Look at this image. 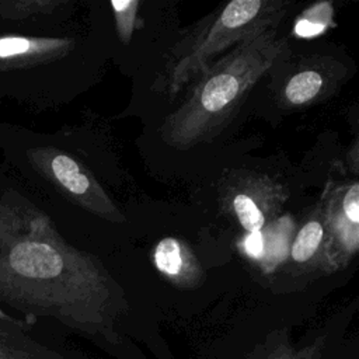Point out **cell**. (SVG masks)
I'll use <instances>...</instances> for the list:
<instances>
[{"mask_svg": "<svg viewBox=\"0 0 359 359\" xmlns=\"http://www.w3.org/2000/svg\"><path fill=\"white\" fill-rule=\"evenodd\" d=\"M334 25V8L328 1H321L306 8L296 20L294 35L300 38H313L324 34Z\"/></svg>", "mask_w": 359, "mask_h": 359, "instance_id": "13", "label": "cell"}, {"mask_svg": "<svg viewBox=\"0 0 359 359\" xmlns=\"http://www.w3.org/2000/svg\"><path fill=\"white\" fill-rule=\"evenodd\" d=\"M73 48V41L59 38L1 36L0 59H31L34 62L59 57Z\"/></svg>", "mask_w": 359, "mask_h": 359, "instance_id": "10", "label": "cell"}, {"mask_svg": "<svg viewBox=\"0 0 359 359\" xmlns=\"http://www.w3.org/2000/svg\"><path fill=\"white\" fill-rule=\"evenodd\" d=\"M286 261L300 269L332 271L328 252V236L318 203L293 234Z\"/></svg>", "mask_w": 359, "mask_h": 359, "instance_id": "8", "label": "cell"}, {"mask_svg": "<svg viewBox=\"0 0 359 359\" xmlns=\"http://www.w3.org/2000/svg\"><path fill=\"white\" fill-rule=\"evenodd\" d=\"M264 252L258 265L264 271H273L289 257L290 243L294 234V223L290 216H279L261 229Z\"/></svg>", "mask_w": 359, "mask_h": 359, "instance_id": "11", "label": "cell"}, {"mask_svg": "<svg viewBox=\"0 0 359 359\" xmlns=\"http://www.w3.org/2000/svg\"><path fill=\"white\" fill-rule=\"evenodd\" d=\"M286 199L287 191L280 182L255 171L233 172L220 191L223 209L245 233L258 231L276 220Z\"/></svg>", "mask_w": 359, "mask_h": 359, "instance_id": "4", "label": "cell"}, {"mask_svg": "<svg viewBox=\"0 0 359 359\" xmlns=\"http://www.w3.org/2000/svg\"><path fill=\"white\" fill-rule=\"evenodd\" d=\"M111 7L114 10V17L116 22V31L121 42L128 43L136 29L137 22V0H123L111 1Z\"/></svg>", "mask_w": 359, "mask_h": 359, "instance_id": "15", "label": "cell"}, {"mask_svg": "<svg viewBox=\"0 0 359 359\" xmlns=\"http://www.w3.org/2000/svg\"><path fill=\"white\" fill-rule=\"evenodd\" d=\"M0 359H46V353L18 325L0 321Z\"/></svg>", "mask_w": 359, "mask_h": 359, "instance_id": "12", "label": "cell"}, {"mask_svg": "<svg viewBox=\"0 0 359 359\" xmlns=\"http://www.w3.org/2000/svg\"><path fill=\"white\" fill-rule=\"evenodd\" d=\"M344 66L330 57L304 59L290 73L282 88L280 101L283 107L300 108L323 100L337 84L338 72Z\"/></svg>", "mask_w": 359, "mask_h": 359, "instance_id": "7", "label": "cell"}, {"mask_svg": "<svg viewBox=\"0 0 359 359\" xmlns=\"http://www.w3.org/2000/svg\"><path fill=\"white\" fill-rule=\"evenodd\" d=\"M111 285L102 262L66 244L42 216L0 250V302L28 314H80Z\"/></svg>", "mask_w": 359, "mask_h": 359, "instance_id": "1", "label": "cell"}, {"mask_svg": "<svg viewBox=\"0 0 359 359\" xmlns=\"http://www.w3.org/2000/svg\"><path fill=\"white\" fill-rule=\"evenodd\" d=\"M0 321L10 323V324H14V325H18V327H21V325H22V323H21L20 320H17V318L11 317L10 314H7L4 310H1V307H0Z\"/></svg>", "mask_w": 359, "mask_h": 359, "instance_id": "17", "label": "cell"}, {"mask_svg": "<svg viewBox=\"0 0 359 359\" xmlns=\"http://www.w3.org/2000/svg\"><path fill=\"white\" fill-rule=\"evenodd\" d=\"M240 248L254 262H259L264 252V243H262V234L261 230L245 233L244 238L240 243Z\"/></svg>", "mask_w": 359, "mask_h": 359, "instance_id": "16", "label": "cell"}, {"mask_svg": "<svg viewBox=\"0 0 359 359\" xmlns=\"http://www.w3.org/2000/svg\"><path fill=\"white\" fill-rule=\"evenodd\" d=\"M34 161L60 191L76 205L111 223L122 224L125 215L107 195L91 171L72 156L56 149H39L34 151Z\"/></svg>", "mask_w": 359, "mask_h": 359, "instance_id": "5", "label": "cell"}, {"mask_svg": "<svg viewBox=\"0 0 359 359\" xmlns=\"http://www.w3.org/2000/svg\"><path fill=\"white\" fill-rule=\"evenodd\" d=\"M276 34V29L266 31L237 45L199 74L178 108L163 121V140L187 150L213 139L254 86L287 59V42Z\"/></svg>", "mask_w": 359, "mask_h": 359, "instance_id": "2", "label": "cell"}, {"mask_svg": "<svg viewBox=\"0 0 359 359\" xmlns=\"http://www.w3.org/2000/svg\"><path fill=\"white\" fill-rule=\"evenodd\" d=\"M31 220L24 219L21 210L0 201V250L29 230Z\"/></svg>", "mask_w": 359, "mask_h": 359, "instance_id": "14", "label": "cell"}, {"mask_svg": "<svg viewBox=\"0 0 359 359\" xmlns=\"http://www.w3.org/2000/svg\"><path fill=\"white\" fill-rule=\"evenodd\" d=\"M290 1L233 0L188 29L167 53L153 91L177 97L216 59L237 45L266 31L276 29Z\"/></svg>", "mask_w": 359, "mask_h": 359, "instance_id": "3", "label": "cell"}, {"mask_svg": "<svg viewBox=\"0 0 359 359\" xmlns=\"http://www.w3.org/2000/svg\"><path fill=\"white\" fill-rule=\"evenodd\" d=\"M332 271L344 268L359 247V184L356 180L330 182L318 202Z\"/></svg>", "mask_w": 359, "mask_h": 359, "instance_id": "6", "label": "cell"}, {"mask_svg": "<svg viewBox=\"0 0 359 359\" xmlns=\"http://www.w3.org/2000/svg\"><path fill=\"white\" fill-rule=\"evenodd\" d=\"M156 269L180 286H194L203 279L202 266L192 248L181 238L167 236L153 248Z\"/></svg>", "mask_w": 359, "mask_h": 359, "instance_id": "9", "label": "cell"}]
</instances>
